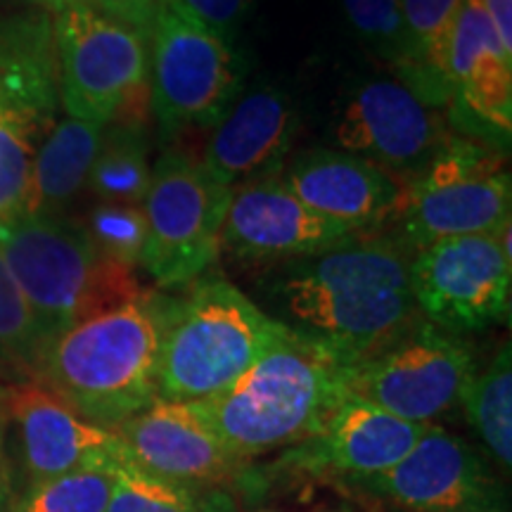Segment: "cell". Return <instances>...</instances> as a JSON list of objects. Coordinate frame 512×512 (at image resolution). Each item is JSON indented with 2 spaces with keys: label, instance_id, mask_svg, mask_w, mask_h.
Returning a JSON list of instances; mask_svg holds the SVG:
<instances>
[{
  "label": "cell",
  "instance_id": "cell-1",
  "mask_svg": "<svg viewBox=\"0 0 512 512\" xmlns=\"http://www.w3.org/2000/svg\"><path fill=\"white\" fill-rule=\"evenodd\" d=\"M403 242L356 235L342 245L290 261L275 278L280 323L330 349L339 361H361L420 318L411 292V259Z\"/></svg>",
  "mask_w": 512,
  "mask_h": 512
},
{
  "label": "cell",
  "instance_id": "cell-2",
  "mask_svg": "<svg viewBox=\"0 0 512 512\" xmlns=\"http://www.w3.org/2000/svg\"><path fill=\"white\" fill-rule=\"evenodd\" d=\"M166 304L169 299L145 290L79 320L48 344L36 382L79 418L114 430L159 399Z\"/></svg>",
  "mask_w": 512,
  "mask_h": 512
},
{
  "label": "cell",
  "instance_id": "cell-3",
  "mask_svg": "<svg viewBox=\"0 0 512 512\" xmlns=\"http://www.w3.org/2000/svg\"><path fill=\"white\" fill-rule=\"evenodd\" d=\"M344 370L330 349L283 325L238 380L192 408L230 451L252 460L318 434L347 396Z\"/></svg>",
  "mask_w": 512,
  "mask_h": 512
},
{
  "label": "cell",
  "instance_id": "cell-4",
  "mask_svg": "<svg viewBox=\"0 0 512 512\" xmlns=\"http://www.w3.org/2000/svg\"><path fill=\"white\" fill-rule=\"evenodd\" d=\"M0 252L31 306L43 342L79 320L143 294L131 268L105 259L81 221L67 214H19L0 221Z\"/></svg>",
  "mask_w": 512,
  "mask_h": 512
},
{
  "label": "cell",
  "instance_id": "cell-5",
  "mask_svg": "<svg viewBox=\"0 0 512 512\" xmlns=\"http://www.w3.org/2000/svg\"><path fill=\"white\" fill-rule=\"evenodd\" d=\"M283 323L219 275L169 299L159 344V399L195 403L223 392L278 337Z\"/></svg>",
  "mask_w": 512,
  "mask_h": 512
},
{
  "label": "cell",
  "instance_id": "cell-6",
  "mask_svg": "<svg viewBox=\"0 0 512 512\" xmlns=\"http://www.w3.org/2000/svg\"><path fill=\"white\" fill-rule=\"evenodd\" d=\"M57 93L67 117L143 126L150 102V36L88 3L55 12Z\"/></svg>",
  "mask_w": 512,
  "mask_h": 512
},
{
  "label": "cell",
  "instance_id": "cell-7",
  "mask_svg": "<svg viewBox=\"0 0 512 512\" xmlns=\"http://www.w3.org/2000/svg\"><path fill=\"white\" fill-rule=\"evenodd\" d=\"M512 183L505 157L489 143L446 136L411 178L399 211L401 242L411 252L463 235H496L510 223Z\"/></svg>",
  "mask_w": 512,
  "mask_h": 512
},
{
  "label": "cell",
  "instance_id": "cell-8",
  "mask_svg": "<svg viewBox=\"0 0 512 512\" xmlns=\"http://www.w3.org/2000/svg\"><path fill=\"white\" fill-rule=\"evenodd\" d=\"M475 373L470 342L420 316L373 354L347 366L344 389L396 418L432 425L463 403Z\"/></svg>",
  "mask_w": 512,
  "mask_h": 512
},
{
  "label": "cell",
  "instance_id": "cell-9",
  "mask_svg": "<svg viewBox=\"0 0 512 512\" xmlns=\"http://www.w3.org/2000/svg\"><path fill=\"white\" fill-rule=\"evenodd\" d=\"M53 17L0 19V221L24 211L38 147L57 124Z\"/></svg>",
  "mask_w": 512,
  "mask_h": 512
},
{
  "label": "cell",
  "instance_id": "cell-10",
  "mask_svg": "<svg viewBox=\"0 0 512 512\" xmlns=\"http://www.w3.org/2000/svg\"><path fill=\"white\" fill-rule=\"evenodd\" d=\"M233 190L200 159L171 150L152 166L143 207L147 238L143 268L159 287L195 283L221 252V228Z\"/></svg>",
  "mask_w": 512,
  "mask_h": 512
},
{
  "label": "cell",
  "instance_id": "cell-11",
  "mask_svg": "<svg viewBox=\"0 0 512 512\" xmlns=\"http://www.w3.org/2000/svg\"><path fill=\"white\" fill-rule=\"evenodd\" d=\"M245 64L235 43L169 5L150 27V110L164 133L214 128L245 91Z\"/></svg>",
  "mask_w": 512,
  "mask_h": 512
},
{
  "label": "cell",
  "instance_id": "cell-12",
  "mask_svg": "<svg viewBox=\"0 0 512 512\" xmlns=\"http://www.w3.org/2000/svg\"><path fill=\"white\" fill-rule=\"evenodd\" d=\"M510 223L496 235L439 240L411 259V292L422 318L465 335L510 313Z\"/></svg>",
  "mask_w": 512,
  "mask_h": 512
},
{
  "label": "cell",
  "instance_id": "cell-13",
  "mask_svg": "<svg viewBox=\"0 0 512 512\" xmlns=\"http://www.w3.org/2000/svg\"><path fill=\"white\" fill-rule=\"evenodd\" d=\"M339 486L401 512L505 510L501 484L489 475L482 453L439 425H427L394 467Z\"/></svg>",
  "mask_w": 512,
  "mask_h": 512
},
{
  "label": "cell",
  "instance_id": "cell-14",
  "mask_svg": "<svg viewBox=\"0 0 512 512\" xmlns=\"http://www.w3.org/2000/svg\"><path fill=\"white\" fill-rule=\"evenodd\" d=\"M441 110L396 76L354 83L339 100L330 138L335 150L363 157L392 174H420L446 140Z\"/></svg>",
  "mask_w": 512,
  "mask_h": 512
},
{
  "label": "cell",
  "instance_id": "cell-15",
  "mask_svg": "<svg viewBox=\"0 0 512 512\" xmlns=\"http://www.w3.org/2000/svg\"><path fill=\"white\" fill-rule=\"evenodd\" d=\"M110 432L150 475L209 489L238 486L249 477V460L230 451L192 403L155 399Z\"/></svg>",
  "mask_w": 512,
  "mask_h": 512
},
{
  "label": "cell",
  "instance_id": "cell-16",
  "mask_svg": "<svg viewBox=\"0 0 512 512\" xmlns=\"http://www.w3.org/2000/svg\"><path fill=\"white\" fill-rule=\"evenodd\" d=\"M356 235L311 211L275 174L233 190L221 228V249L235 261L254 266L290 264L328 252Z\"/></svg>",
  "mask_w": 512,
  "mask_h": 512
},
{
  "label": "cell",
  "instance_id": "cell-17",
  "mask_svg": "<svg viewBox=\"0 0 512 512\" xmlns=\"http://www.w3.org/2000/svg\"><path fill=\"white\" fill-rule=\"evenodd\" d=\"M427 425L396 418L373 403L344 396L318 434L285 456L294 470L337 484L380 475L418 444Z\"/></svg>",
  "mask_w": 512,
  "mask_h": 512
},
{
  "label": "cell",
  "instance_id": "cell-18",
  "mask_svg": "<svg viewBox=\"0 0 512 512\" xmlns=\"http://www.w3.org/2000/svg\"><path fill=\"white\" fill-rule=\"evenodd\" d=\"M280 178L311 211L358 235L399 219L406 195L392 171L335 147L304 152Z\"/></svg>",
  "mask_w": 512,
  "mask_h": 512
},
{
  "label": "cell",
  "instance_id": "cell-19",
  "mask_svg": "<svg viewBox=\"0 0 512 512\" xmlns=\"http://www.w3.org/2000/svg\"><path fill=\"white\" fill-rule=\"evenodd\" d=\"M5 422L15 425L29 486L79 467L105 463L121 448L110 430L79 418L38 382L5 387Z\"/></svg>",
  "mask_w": 512,
  "mask_h": 512
},
{
  "label": "cell",
  "instance_id": "cell-20",
  "mask_svg": "<svg viewBox=\"0 0 512 512\" xmlns=\"http://www.w3.org/2000/svg\"><path fill=\"white\" fill-rule=\"evenodd\" d=\"M299 131V114L290 95L275 86L242 91L211 128L204 169L235 190L280 174Z\"/></svg>",
  "mask_w": 512,
  "mask_h": 512
},
{
  "label": "cell",
  "instance_id": "cell-21",
  "mask_svg": "<svg viewBox=\"0 0 512 512\" xmlns=\"http://www.w3.org/2000/svg\"><path fill=\"white\" fill-rule=\"evenodd\" d=\"M453 105L494 128L508 143L512 131V53L503 48L482 0H463L448 48Z\"/></svg>",
  "mask_w": 512,
  "mask_h": 512
},
{
  "label": "cell",
  "instance_id": "cell-22",
  "mask_svg": "<svg viewBox=\"0 0 512 512\" xmlns=\"http://www.w3.org/2000/svg\"><path fill=\"white\" fill-rule=\"evenodd\" d=\"M102 138L105 126L72 117L57 121L36 152L24 211L64 214V209L88 185Z\"/></svg>",
  "mask_w": 512,
  "mask_h": 512
},
{
  "label": "cell",
  "instance_id": "cell-23",
  "mask_svg": "<svg viewBox=\"0 0 512 512\" xmlns=\"http://www.w3.org/2000/svg\"><path fill=\"white\" fill-rule=\"evenodd\" d=\"M463 0H401L406 62L394 74L434 110L451 105L448 48Z\"/></svg>",
  "mask_w": 512,
  "mask_h": 512
},
{
  "label": "cell",
  "instance_id": "cell-24",
  "mask_svg": "<svg viewBox=\"0 0 512 512\" xmlns=\"http://www.w3.org/2000/svg\"><path fill=\"white\" fill-rule=\"evenodd\" d=\"M105 512H235V505L223 489L150 475L121 448Z\"/></svg>",
  "mask_w": 512,
  "mask_h": 512
},
{
  "label": "cell",
  "instance_id": "cell-25",
  "mask_svg": "<svg viewBox=\"0 0 512 512\" xmlns=\"http://www.w3.org/2000/svg\"><path fill=\"white\" fill-rule=\"evenodd\" d=\"M467 422L501 470L512 467V354L510 342L498 347L489 366L479 370L463 396Z\"/></svg>",
  "mask_w": 512,
  "mask_h": 512
},
{
  "label": "cell",
  "instance_id": "cell-26",
  "mask_svg": "<svg viewBox=\"0 0 512 512\" xmlns=\"http://www.w3.org/2000/svg\"><path fill=\"white\" fill-rule=\"evenodd\" d=\"M152 166L140 126L110 124L95 157L88 188L100 202L143 204Z\"/></svg>",
  "mask_w": 512,
  "mask_h": 512
},
{
  "label": "cell",
  "instance_id": "cell-27",
  "mask_svg": "<svg viewBox=\"0 0 512 512\" xmlns=\"http://www.w3.org/2000/svg\"><path fill=\"white\" fill-rule=\"evenodd\" d=\"M46 342L31 306L0 252V375L12 384L36 382Z\"/></svg>",
  "mask_w": 512,
  "mask_h": 512
},
{
  "label": "cell",
  "instance_id": "cell-28",
  "mask_svg": "<svg viewBox=\"0 0 512 512\" xmlns=\"http://www.w3.org/2000/svg\"><path fill=\"white\" fill-rule=\"evenodd\" d=\"M119 453L105 463H95L60 477L31 484L12 512H105L112 494L114 465Z\"/></svg>",
  "mask_w": 512,
  "mask_h": 512
},
{
  "label": "cell",
  "instance_id": "cell-29",
  "mask_svg": "<svg viewBox=\"0 0 512 512\" xmlns=\"http://www.w3.org/2000/svg\"><path fill=\"white\" fill-rule=\"evenodd\" d=\"M81 223L95 249L105 259L131 268V271L143 266L147 226L140 204L98 202L88 211L86 221Z\"/></svg>",
  "mask_w": 512,
  "mask_h": 512
},
{
  "label": "cell",
  "instance_id": "cell-30",
  "mask_svg": "<svg viewBox=\"0 0 512 512\" xmlns=\"http://www.w3.org/2000/svg\"><path fill=\"white\" fill-rule=\"evenodd\" d=\"M342 5L358 41L399 74L406 62L401 0H342Z\"/></svg>",
  "mask_w": 512,
  "mask_h": 512
},
{
  "label": "cell",
  "instance_id": "cell-31",
  "mask_svg": "<svg viewBox=\"0 0 512 512\" xmlns=\"http://www.w3.org/2000/svg\"><path fill=\"white\" fill-rule=\"evenodd\" d=\"M164 5L235 43L252 0H164Z\"/></svg>",
  "mask_w": 512,
  "mask_h": 512
},
{
  "label": "cell",
  "instance_id": "cell-32",
  "mask_svg": "<svg viewBox=\"0 0 512 512\" xmlns=\"http://www.w3.org/2000/svg\"><path fill=\"white\" fill-rule=\"evenodd\" d=\"M81 3L93 5V8L107 12V15L117 17L121 22L143 31L145 36H150L152 19L164 5V0H81Z\"/></svg>",
  "mask_w": 512,
  "mask_h": 512
},
{
  "label": "cell",
  "instance_id": "cell-33",
  "mask_svg": "<svg viewBox=\"0 0 512 512\" xmlns=\"http://www.w3.org/2000/svg\"><path fill=\"white\" fill-rule=\"evenodd\" d=\"M486 15L494 24L498 38H501L503 48L512 53V0H482Z\"/></svg>",
  "mask_w": 512,
  "mask_h": 512
},
{
  "label": "cell",
  "instance_id": "cell-34",
  "mask_svg": "<svg viewBox=\"0 0 512 512\" xmlns=\"http://www.w3.org/2000/svg\"><path fill=\"white\" fill-rule=\"evenodd\" d=\"M15 503H12V491H10V475L5 463H0V512H12Z\"/></svg>",
  "mask_w": 512,
  "mask_h": 512
},
{
  "label": "cell",
  "instance_id": "cell-35",
  "mask_svg": "<svg viewBox=\"0 0 512 512\" xmlns=\"http://www.w3.org/2000/svg\"><path fill=\"white\" fill-rule=\"evenodd\" d=\"M29 3L38 5V8H41L43 12H48V15H55V12H60L62 8H67V5L81 3V0H29Z\"/></svg>",
  "mask_w": 512,
  "mask_h": 512
},
{
  "label": "cell",
  "instance_id": "cell-36",
  "mask_svg": "<svg viewBox=\"0 0 512 512\" xmlns=\"http://www.w3.org/2000/svg\"><path fill=\"white\" fill-rule=\"evenodd\" d=\"M5 427V389L0 392V432H3Z\"/></svg>",
  "mask_w": 512,
  "mask_h": 512
},
{
  "label": "cell",
  "instance_id": "cell-37",
  "mask_svg": "<svg viewBox=\"0 0 512 512\" xmlns=\"http://www.w3.org/2000/svg\"><path fill=\"white\" fill-rule=\"evenodd\" d=\"M0 463H5V458H3V432H0Z\"/></svg>",
  "mask_w": 512,
  "mask_h": 512
},
{
  "label": "cell",
  "instance_id": "cell-38",
  "mask_svg": "<svg viewBox=\"0 0 512 512\" xmlns=\"http://www.w3.org/2000/svg\"><path fill=\"white\" fill-rule=\"evenodd\" d=\"M477 512H508V510H477Z\"/></svg>",
  "mask_w": 512,
  "mask_h": 512
},
{
  "label": "cell",
  "instance_id": "cell-39",
  "mask_svg": "<svg viewBox=\"0 0 512 512\" xmlns=\"http://www.w3.org/2000/svg\"><path fill=\"white\" fill-rule=\"evenodd\" d=\"M3 389H5V387H3V384H0V392H3Z\"/></svg>",
  "mask_w": 512,
  "mask_h": 512
}]
</instances>
